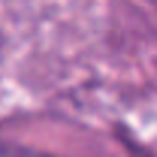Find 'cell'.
Returning a JSON list of instances; mask_svg holds the SVG:
<instances>
[{"label": "cell", "mask_w": 157, "mask_h": 157, "mask_svg": "<svg viewBox=\"0 0 157 157\" xmlns=\"http://www.w3.org/2000/svg\"><path fill=\"white\" fill-rule=\"evenodd\" d=\"M9 157H48V154H39V151H18V154H9Z\"/></svg>", "instance_id": "obj_1"}]
</instances>
